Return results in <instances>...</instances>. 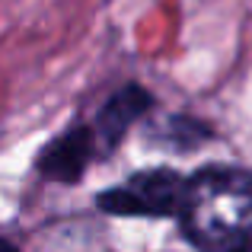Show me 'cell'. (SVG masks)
Returning <instances> with one entry per match:
<instances>
[{
  "label": "cell",
  "mask_w": 252,
  "mask_h": 252,
  "mask_svg": "<svg viewBox=\"0 0 252 252\" xmlns=\"http://www.w3.org/2000/svg\"><path fill=\"white\" fill-rule=\"evenodd\" d=\"M182 230L201 252H240L252 243V176L204 169L185 182Z\"/></svg>",
  "instance_id": "6da1fadb"
},
{
  "label": "cell",
  "mask_w": 252,
  "mask_h": 252,
  "mask_svg": "<svg viewBox=\"0 0 252 252\" xmlns=\"http://www.w3.org/2000/svg\"><path fill=\"white\" fill-rule=\"evenodd\" d=\"M185 195V182L169 169H150L125 179L122 185L102 191L99 204L112 214H179Z\"/></svg>",
  "instance_id": "7a4b0ae2"
},
{
  "label": "cell",
  "mask_w": 252,
  "mask_h": 252,
  "mask_svg": "<svg viewBox=\"0 0 252 252\" xmlns=\"http://www.w3.org/2000/svg\"><path fill=\"white\" fill-rule=\"evenodd\" d=\"M0 252H16V249H13L10 243H3V240H0Z\"/></svg>",
  "instance_id": "3957f363"
},
{
  "label": "cell",
  "mask_w": 252,
  "mask_h": 252,
  "mask_svg": "<svg viewBox=\"0 0 252 252\" xmlns=\"http://www.w3.org/2000/svg\"><path fill=\"white\" fill-rule=\"evenodd\" d=\"M240 252H252V243H249V246H243V249H240Z\"/></svg>",
  "instance_id": "277c9868"
}]
</instances>
